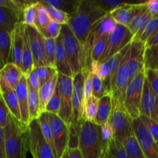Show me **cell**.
<instances>
[{
  "mask_svg": "<svg viewBox=\"0 0 158 158\" xmlns=\"http://www.w3.org/2000/svg\"><path fill=\"white\" fill-rule=\"evenodd\" d=\"M131 126L145 158H158L157 143L140 118L131 120Z\"/></svg>",
  "mask_w": 158,
  "mask_h": 158,
  "instance_id": "obj_13",
  "label": "cell"
},
{
  "mask_svg": "<svg viewBox=\"0 0 158 158\" xmlns=\"http://www.w3.org/2000/svg\"><path fill=\"white\" fill-rule=\"evenodd\" d=\"M34 69L33 58H32V52H31L30 46L29 43V39H28L27 32H26H26H25L24 36V46H23V54H22V62H21V69L23 75L27 77L29 73Z\"/></svg>",
  "mask_w": 158,
  "mask_h": 158,
  "instance_id": "obj_27",
  "label": "cell"
},
{
  "mask_svg": "<svg viewBox=\"0 0 158 158\" xmlns=\"http://www.w3.org/2000/svg\"><path fill=\"white\" fill-rule=\"evenodd\" d=\"M123 145L130 158H145L143 151L136 138L134 131L123 142Z\"/></svg>",
  "mask_w": 158,
  "mask_h": 158,
  "instance_id": "obj_30",
  "label": "cell"
},
{
  "mask_svg": "<svg viewBox=\"0 0 158 158\" xmlns=\"http://www.w3.org/2000/svg\"><path fill=\"white\" fill-rule=\"evenodd\" d=\"M101 158H114V157H113L112 154H111L110 151L109 146H108L107 150L105 151V153L103 154V156H102Z\"/></svg>",
  "mask_w": 158,
  "mask_h": 158,
  "instance_id": "obj_59",
  "label": "cell"
},
{
  "mask_svg": "<svg viewBox=\"0 0 158 158\" xmlns=\"http://www.w3.org/2000/svg\"><path fill=\"white\" fill-rule=\"evenodd\" d=\"M145 78L144 69L139 73L128 83L123 101V107L131 120L140 118L141 115L140 106Z\"/></svg>",
  "mask_w": 158,
  "mask_h": 158,
  "instance_id": "obj_5",
  "label": "cell"
},
{
  "mask_svg": "<svg viewBox=\"0 0 158 158\" xmlns=\"http://www.w3.org/2000/svg\"><path fill=\"white\" fill-rule=\"evenodd\" d=\"M73 121L72 123H78L83 119L84 108V97H83V84L84 75L83 72L78 73L73 77Z\"/></svg>",
  "mask_w": 158,
  "mask_h": 158,
  "instance_id": "obj_15",
  "label": "cell"
},
{
  "mask_svg": "<svg viewBox=\"0 0 158 158\" xmlns=\"http://www.w3.org/2000/svg\"><path fill=\"white\" fill-rule=\"evenodd\" d=\"M0 6L7 8V9L15 11V12H19L20 14H23V11L19 9L18 6L14 3L13 0H0Z\"/></svg>",
  "mask_w": 158,
  "mask_h": 158,
  "instance_id": "obj_56",
  "label": "cell"
},
{
  "mask_svg": "<svg viewBox=\"0 0 158 158\" xmlns=\"http://www.w3.org/2000/svg\"><path fill=\"white\" fill-rule=\"evenodd\" d=\"M55 39L44 37L45 52H46V60L49 66L56 67L55 66V53H56V42Z\"/></svg>",
  "mask_w": 158,
  "mask_h": 158,
  "instance_id": "obj_40",
  "label": "cell"
},
{
  "mask_svg": "<svg viewBox=\"0 0 158 158\" xmlns=\"http://www.w3.org/2000/svg\"><path fill=\"white\" fill-rule=\"evenodd\" d=\"M56 53H55V66L58 73L73 77L72 70L68 62L67 56L65 51L63 43V37L61 33L56 40Z\"/></svg>",
  "mask_w": 158,
  "mask_h": 158,
  "instance_id": "obj_20",
  "label": "cell"
},
{
  "mask_svg": "<svg viewBox=\"0 0 158 158\" xmlns=\"http://www.w3.org/2000/svg\"><path fill=\"white\" fill-rule=\"evenodd\" d=\"M28 127L9 114L5 129L6 158H26L28 147Z\"/></svg>",
  "mask_w": 158,
  "mask_h": 158,
  "instance_id": "obj_2",
  "label": "cell"
},
{
  "mask_svg": "<svg viewBox=\"0 0 158 158\" xmlns=\"http://www.w3.org/2000/svg\"><path fill=\"white\" fill-rule=\"evenodd\" d=\"M57 87L61 97V107L58 115L69 126L73 121V77L58 73Z\"/></svg>",
  "mask_w": 158,
  "mask_h": 158,
  "instance_id": "obj_10",
  "label": "cell"
},
{
  "mask_svg": "<svg viewBox=\"0 0 158 158\" xmlns=\"http://www.w3.org/2000/svg\"><path fill=\"white\" fill-rule=\"evenodd\" d=\"M145 43L140 40H132L131 46V53L128 61L130 81L141 71L144 70Z\"/></svg>",
  "mask_w": 158,
  "mask_h": 158,
  "instance_id": "obj_16",
  "label": "cell"
},
{
  "mask_svg": "<svg viewBox=\"0 0 158 158\" xmlns=\"http://www.w3.org/2000/svg\"><path fill=\"white\" fill-rule=\"evenodd\" d=\"M62 26L63 25L60 24L54 20H51L47 27L40 32L43 34L44 37H49V38H52L56 40L61 33Z\"/></svg>",
  "mask_w": 158,
  "mask_h": 158,
  "instance_id": "obj_46",
  "label": "cell"
},
{
  "mask_svg": "<svg viewBox=\"0 0 158 158\" xmlns=\"http://www.w3.org/2000/svg\"><path fill=\"white\" fill-rule=\"evenodd\" d=\"M62 158H83V157L79 148L77 149L67 148Z\"/></svg>",
  "mask_w": 158,
  "mask_h": 158,
  "instance_id": "obj_54",
  "label": "cell"
},
{
  "mask_svg": "<svg viewBox=\"0 0 158 158\" xmlns=\"http://www.w3.org/2000/svg\"><path fill=\"white\" fill-rule=\"evenodd\" d=\"M57 80H58V74L54 76L51 80L46 82L43 86L39 89V97H40V114L45 112L46 106L51 97L53 96L56 89L57 87Z\"/></svg>",
  "mask_w": 158,
  "mask_h": 158,
  "instance_id": "obj_24",
  "label": "cell"
},
{
  "mask_svg": "<svg viewBox=\"0 0 158 158\" xmlns=\"http://www.w3.org/2000/svg\"><path fill=\"white\" fill-rule=\"evenodd\" d=\"M82 120L78 123H71L70 125H69V140H68L67 148H70V149L79 148L80 131Z\"/></svg>",
  "mask_w": 158,
  "mask_h": 158,
  "instance_id": "obj_38",
  "label": "cell"
},
{
  "mask_svg": "<svg viewBox=\"0 0 158 158\" xmlns=\"http://www.w3.org/2000/svg\"><path fill=\"white\" fill-rule=\"evenodd\" d=\"M42 2L63 11L69 17L77 12L80 2V1L76 0H43Z\"/></svg>",
  "mask_w": 158,
  "mask_h": 158,
  "instance_id": "obj_28",
  "label": "cell"
},
{
  "mask_svg": "<svg viewBox=\"0 0 158 158\" xmlns=\"http://www.w3.org/2000/svg\"><path fill=\"white\" fill-rule=\"evenodd\" d=\"M97 7L101 9L106 13L110 14L118 8L124 6L127 2L117 1V0H91Z\"/></svg>",
  "mask_w": 158,
  "mask_h": 158,
  "instance_id": "obj_39",
  "label": "cell"
},
{
  "mask_svg": "<svg viewBox=\"0 0 158 158\" xmlns=\"http://www.w3.org/2000/svg\"><path fill=\"white\" fill-rule=\"evenodd\" d=\"M34 70H35V73L38 76L41 86H43L49 80H51L54 76L58 74V72H57L56 67L51 66H40V67L34 68Z\"/></svg>",
  "mask_w": 158,
  "mask_h": 158,
  "instance_id": "obj_37",
  "label": "cell"
},
{
  "mask_svg": "<svg viewBox=\"0 0 158 158\" xmlns=\"http://www.w3.org/2000/svg\"><path fill=\"white\" fill-rule=\"evenodd\" d=\"M14 90L19 105L21 123L26 127H28L29 124V115L28 109V85L26 76H22Z\"/></svg>",
  "mask_w": 158,
  "mask_h": 158,
  "instance_id": "obj_18",
  "label": "cell"
},
{
  "mask_svg": "<svg viewBox=\"0 0 158 158\" xmlns=\"http://www.w3.org/2000/svg\"><path fill=\"white\" fill-rule=\"evenodd\" d=\"M27 78V85L28 88L35 89V90H39L40 88V82L39 80V77L37 74L35 73L34 69H32V72L26 77Z\"/></svg>",
  "mask_w": 158,
  "mask_h": 158,
  "instance_id": "obj_52",
  "label": "cell"
},
{
  "mask_svg": "<svg viewBox=\"0 0 158 158\" xmlns=\"http://www.w3.org/2000/svg\"><path fill=\"white\" fill-rule=\"evenodd\" d=\"M0 94L4 99L10 114L17 120L21 121L19 105L15 90L9 84L2 80H0Z\"/></svg>",
  "mask_w": 158,
  "mask_h": 158,
  "instance_id": "obj_21",
  "label": "cell"
},
{
  "mask_svg": "<svg viewBox=\"0 0 158 158\" xmlns=\"http://www.w3.org/2000/svg\"><path fill=\"white\" fill-rule=\"evenodd\" d=\"M157 16H158V15H157Z\"/></svg>",
  "mask_w": 158,
  "mask_h": 158,
  "instance_id": "obj_63",
  "label": "cell"
},
{
  "mask_svg": "<svg viewBox=\"0 0 158 158\" xmlns=\"http://www.w3.org/2000/svg\"><path fill=\"white\" fill-rule=\"evenodd\" d=\"M23 22V14L0 6V28L12 33L15 26Z\"/></svg>",
  "mask_w": 158,
  "mask_h": 158,
  "instance_id": "obj_22",
  "label": "cell"
},
{
  "mask_svg": "<svg viewBox=\"0 0 158 158\" xmlns=\"http://www.w3.org/2000/svg\"><path fill=\"white\" fill-rule=\"evenodd\" d=\"M142 4L143 2H127L124 6L118 8L110 14L117 24L128 27L133 18L137 15V12L141 9Z\"/></svg>",
  "mask_w": 158,
  "mask_h": 158,
  "instance_id": "obj_19",
  "label": "cell"
},
{
  "mask_svg": "<svg viewBox=\"0 0 158 158\" xmlns=\"http://www.w3.org/2000/svg\"><path fill=\"white\" fill-rule=\"evenodd\" d=\"M100 137L103 154L107 150L110 142L115 138V131L109 121L100 126Z\"/></svg>",
  "mask_w": 158,
  "mask_h": 158,
  "instance_id": "obj_35",
  "label": "cell"
},
{
  "mask_svg": "<svg viewBox=\"0 0 158 158\" xmlns=\"http://www.w3.org/2000/svg\"><path fill=\"white\" fill-rule=\"evenodd\" d=\"M134 36L128 27L117 24L114 31L108 36L106 48L99 62L104 63L108 59L123 50L132 42Z\"/></svg>",
  "mask_w": 158,
  "mask_h": 158,
  "instance_id": "obj_9",
  "label": "cell"
},
{
  "mask_svg": "<svg viewBox=\"0 0 158 158\" xmlns=\"http://www.w3.org/2000/svg\"><path fill=\"white\" fill-rule=\"evenodd\" d=\"M25 32H26V25L21 22L15 26V29L11 33L12 46H11L10 58L9 63H14L19 68L21 67Z\"/></svg>",
  "mask_w": 158,
  "mask_h": 158,
  "instance_id": "obj_17",
  "label": "cell"
},
{
  "mask_svg": "<svg viewBox=\"0 0 158 158\" xmlns=\"http://www.w3.org/2000/svg\"><path fill=\"white\" fill-rule=\"evenodd\" d=\"M109 122L115 131V138L123 143L133 131L131 119L127 114L123 106L113 103Z\"/></svg>",
  "mask_w": 158,
  "mask_h": 158,
  "instance_id": "obj_12",
  "label": "cell"
},
{
  "mask_svg": "<svg viewBox=\"0 0 158 158\" xmlns=\"http://www.w3.org/2000/svg\"><path fill=\"white\" fill-rule=\"evenodd\" d=\"M40 2L44 5L45 8H46L49 15L50 16L51 19L57 22V23L61 25L68 24L69 20V16L66 12L53 7V6H50V5L46 4V3L43 2L42 1H40Z\"/></svg>",
  "mask_w": 158,
  "mask_h": 158,
  "instance_id": "obj_36",
  "label": "cell"
},
{
  "mask_svg": "<svg viewBox=\"0 0 158 158\" xmlns=\"http://www.w3.org/2000/svg\"><path fill=\"white\" fill-rule=\"evenodd\" d=\"M107 40L108 36L103 37L100 39V40L97 42L94 45L91 50V55H90V60L91 62H99L100 57L104 52L105 49L106 48V45H107Z\"/></svg>",
  "mask_w": 158,
  "mask_h": 158,
  "instance_id": "obj_42",
  "label": "cell"
},
{
  "mask_svg": "<svg viewBox=\"0 0 158 158\" xmlns=\"http://www.w3.org/2000/svg\"><path fill=\"white\" fill-rule=\"evenodd\" d=\"M39 2L32 6H29L23 11V23L26 26H35V20L36 16L37 9H38Z\"/></svg>",
  "mask_w": 158,
  "mask_h": 158,
  "instance_id": "obj_45",
  "label": "cell"
},
{
  "mask_svg": "<svg viewBox=\"0 0 158 158\" xmlns=\"http://www.w3.org/2000/svg\"><path fill=\"white\" fill-rule=\"evenodd\" d=\"M84 75V84H83V97L84 103L86 100L93 96V73L89 70L82 71Z\"/></svg>",
  "mask_w": 158,
  "mask_h": 158,
  "instance_id": "obj_47",
  "label": "cell"
},
{
  "mask_svg": "<svg viewBox=\"0 0 158 158\" xmlns=\"http://www.w3.org/2000/svg\"><path fill=\"white\" fill-rule=\"evenodd\" d=\"M9 114H10V112H9V108L0 94V126L2 127L5 128L7 125Z\"/></svg>",
  "mask_w": 158,
  "mask_h": 158,
  "instance_id": "obj_51",
  "label": "cell"
},
{
  "mask_svg": "<svg viewBox=\"0 0 158 158\" xmlns=\"http://www.w3.org/2000/svg\"><path fill=\"white\" fill-rule=\"evenodd\" d=\"M113 102L112 95L111 94L105 95L100 99V104H99L98 112L96 117L95 123L101 126L109 121L110 117L111 111H112Z\"/></svg>",
  "mask_w": 158,
  "mask_h": 158,
  "instance_id": "obj_25",
  "label": "cell"
},
{
  "mask_svg": "<svg viewBox=\"0 0 158 158\" xmlns=\"http://www.w3.org/2000/svg\"><path fill=\"white\" fill-rule=\"evenodd\" d=\"M13 2L18 6L19 9L23 12L29 6H32V5L38 2L37 1H30V0H13Z\"/></svg>",
  "mask_w": 158,
  "mask_h": 158,
  "instance_id": "obj_57",
  "label": "cell"
},
{
  "mask_svg": "<svg viewBox=\"0 0 158 158\" xmlns=\"http://www.w3.org/2000/svg\"><path fill=\"white\" fill-rule=\"evenodd\" d=\"M145 69H158V44L146 48L144 53Z\"/></svg>",
  "mask_w": 158,
  "mask_h": 158,
  "instance_id": "obj_33",
  "label": "cell"
},
{
  "mask_svg": "<svg viewBox=\"0 0 158 158\" xmlns=\"http://www.w3.org/2000/svg\"><path fill=\"white\" fill-rule=\"evenodd\" d=\"M130 53H131V49L125 54L110 85L113 103H116L120 106H123L127 88L130 82L129 68H128Z\"/></svg>",
  "mask_w": 158,
  "mask_h": 158,
  "instance_id": "obj_8",
  "label": "cell"
},
{
  "mask_svg": "<svg viewBox=\"0 0 158 158\" xmlns=\"http://www.w3.org/2000/svg\"><path fill=\"white\" fill-rule=\"evenodd\" d=\"M38 121H39V123H40V129H41V131L42 133H43V137H44L45 140H46L48 144L51 147V148L53 150L54 153H55V147H54L53 140H52V131H51L50 123H49L48 113L46 112L42 113V114L40 115V117H39Z\"/></svg>",
  "mask_w": 158,
  "mask_h": 158,
  "instance_id": "obj_32",
  "label": "cell"
},
{
  "mask_svg": "<svg viewBox=\"0 0 158 158\" xmlns=\"http://www.w3.org/2000/svg\"><path fill=\"white\" fill-rule=\"evenodd\" d=\"M79 149L83 158H101L103 154L100 126L95 122L82 120Z\"/></svg>",
  "mask_w": 158,
  "mask_h": 158,
  "instance_id": "obj_3",
  "label": "cell"
},
{
  "mask_svg": "<svg viewBox=\"0 0 158 158\" xmlns=\"http://www.w3.org/2000/svg\"><path fill=\"white\" fill-rule=\"evenodd\" d=\"M0 158H6V136L5 129L0 126Z\"/></svg>",
  "mask_w": 158,
  "mask_h": 158,
  "instance_id": "obj_55",
  "label": "cell"
},
{
  "mask_svg": "<svg viewBox=\"0 0 158 158\" xmlns=\"http://www.w3.org/2000/svg\"><path fill=\"white\" fill-rule=\"evenodd\" d=\"M11 46H12L11 33L0 28V65L2 68L9 62Z\"/></svg>",
  "mask_w": 158,
  "mask_h": 158,
  "instance_id": "obj_26",
  "label": "cell"
},
{
  "mask_svg": "<svg viewBox=\"0 0 158 158\" xmlns=\"http://www.w3.org/2000/svg\"><path fill=\"white\" fill-rule=\"evenodd\" d=\"M100 104V99L91 96L84 103L83 119L87 121L95 122Z\"/></svg>",
  "mask_w": 158,
  "mask_h": 158,
  "instance_id": "obj_31",
  "label": "cell"
},
{
  "mask_svg": "<svg viewBox=\"0 0 158 158\" xmlns=\"http://www.w3.org/2000/svg\"><path fill=\"white\" fill-rule=\"evenodd\" d=\"M51 20L52 19H51L50 16L48 14L44 5L42 4L40 1L38 4L36 16H35V27L37 29H39L40 32H42V31L44 30L47 27V26L49 24Z\"/></svg>",
  "mask_w": 158,
  "mask_h": 158,
  "instance_id": "obj_34",
  "label": "cell"
},
{
  "mask_svg": "<svg viewBox=\"0 0 158 158\" xmlns=\"http://www.w3.org/2000/svg\"><path fill=\"white\" fill-rule=\"evenodd\" d=\"M1 69H2V67H1V65H0V70H1Z\"/></svg>",
  "mask_w": 158,
  "mask_h": 158,
  "instance_id": "obj_61",
  "label": "cell"
},
{
  "mask_svg": "<svg viewBox=\"0 0 158 158\" xmlns=\"http://www.w3.org/2000/svg\"><path fill=\"white\" fill-rule=\"evenodd\" d=\"M140 118L151 134L154 140L157 142L158 140V123L144 115H140Z\"/></svg>",
  "mask_w": 158,
  "mask_h": 158,
  "instance_id": "obj_49",
  "label": "cell"
},
{
  "mask_svg": "<svg viewBox=\"0 0 158 158\" xmlns=\"http://www.w3.org/2000/svg\"><path fill=\"white\" fill-rule=\"evenodd\" d=\"M117 23L115 20L113 19L110 14H107L102 20H100L89 32L85 44L83 46V56L84 60L86 62V66L89 70V66L91 63L90 55L91 50L94 45L97 43L98 40L102 39L103 37L109 36L111 32L114 31V28L116 27Z\"/></svg>",
  "mask_w": 158,
  "mask_h": 158,
  "instance_id": "obj_7",
  "label": "cell"
},
{
  "mask_svg": "<svg viewBox=\"0 0 158 158\" xmlns=\"http://www.w3.org/2000/svg\"><path fill=\"white\" fill-rule=\"evenodd\" d=\"M61 35L63 37V46L73 75H76L83 70H89L84 60L83 46L72 32L68 24L63 25Z\"/></svg>",
  "mask_w": 158,
  "mask_h": 158,
  "instance_id": "obj_4",
  "label": "cell"
},
{
  "mask_svg": "<svg viewBox=\"0 0 158 158\" xmlns=\"http://www.w3.org/2000/svg\"><path fill=\"white\" fill-rule=\"evenodd\" d=\"M157 73H158V69H157Z\"/></svg>",
  "mask_w": 158,
  "mask_h": 158,
  "instance_id": "obj_62",
  "label": "cell"
},
{
  "mask_svg": "<svg viewBox=\"0 0 158 158\" xmlns=\"http://www.w3.org/2000/svg\"><path fill=\"white\" fill-rule=\"evenodd\" d=\"M144 4L150 13L153 16H157L158 15V0H150L144 2Z\"/></svg>",
  "mask_w": 158,
  "mask_h": 158,
  "instance_id": "obj_53",
  "label": "cell"
},
{
  "mask_svg": "<svg viewBox=\"0 0 158 158\" xmlns=\"http://www.w3.org/2000/svg\"><path fill=\"white\" fill-rule=\"evenodd\" d=\"M60 107H61V97H60L58 87H56L53 96L51 97V99L46 104L45 112L58 115L60 110Z\"/></svg>",
  "mask_w": 158,
  "mask_h": 158,
  "instance_id": "obj_43",
  "label": "cell"
},
{
  "mask_svg": "<svg viewBox=\"0 0 158 158\" xmlns=\"http://www.w3.org/2000/svg\"><path fill=\"white\" fill-rule=\"evenodd\" d=\"M23 75L20 68L12 63H8L0 70V80L6 82L12 89H15Z\"/></svg>",
  "mask_w": 158,
  "mask_h": 158,
  "instance_id": "obj_23",
  "label": "cell"
},
{
  "mask_svg": "<svg viewBox=\"0 0 158 158\" xmlns=\"http://www.w3.org/2000/svg\"><path fill=\"white\" fill-rule=\"evenodd\" d=\"M107 14L91 0H82L77 12L69 17L68 26L83 46L93 28Z\"/></svg>",
  "mask_w": 158,
  "mask_h": 158,
  "instance_id": "obj_1",
  "label": "cell"
},
{
  "mask_svg": "<svg viewBox=\"0 0 158 158\" xmlns=\"http://www.w3.org/2000/svg\"><path fill=\"white\" fill-rule=\"evenodd\" d=\"M158 29V16H153L150 22L148 23L146 29H144L143 32L142 33L141 36L140 38V41L143 42L145 43V42L148 40L151 35L154 33Z\"/></svg>",
  "mask_w": 158,
  "mask_h": 158,
  "instance_id": "obj_48",
  "label": "cell"
},
{
  "mask_svg": "<svg viewBox=\"0 0 158 158\" xmlns=\"http://www.w3.org/2000/svg\"><path fill=\"white\" fill-rule=\"evenodd\" d=\"M156 143H157V148H158V140L157 142H156Z\"/></svg>",
  "mask_w": 158,
  "mask_h": 158,
  "instance_id": "obj_60",
  "label": "cell"
},
{
  "mask_svg": "<svg viewBox=\"0 0 158 158\" xmlns=\"http://www.w3.org/2000/svg\"><path fill=\"white\" fill-rule=\"evenodd\" d=\"M145 75L150 88L156 96H158V73L157 70L145 69Z\"/></svg>",
  "mask_w": 158,
  "mask_h": 158,
  "instance_id": "obj_50",
  "label": "cell"
},
{
  "mask_svg": "<svg viewBox=\"0 0 158 158\" xmlns=\"http://www.w3.org/2000/svg\"><path fill=\"white\" fill-rule=\"evenodd\" d=\"M49 123L56 158H62L68 148L69 126L57 114H49Z\"/></svg>",
  "mask_w": 158,
  "mask_h": 158,
  "instance_id": "obj_11",
  "label": "cell"
},
{
  "mask_svg": "<svg viewBox=\"0 0 158 158\" xmlns=\"http://www.w3.org/2000/svg\"><path fill=\"white\" fill-rule=\"evenodd\" d=\"M29 46L33 58L34 68L49 66L45 52L44 36L35 26H26Z\"/></svg>",
  "mask_w": 158,
  "mask_h": 158,
  "instance_id": "obj_14",
  "label": "cell"
},
{
  "mask_svg": "<svg viewBox=\"0 0 158 158\" xmlns=\"http://www.w3.org/2000/svg\"><path fill=\"white\" fill-rule=\"evenodd\" d=\"M157 44H158V29L145 42V47H151Z\"/></svg>",
  "mask_w": 158,
  "mask_h": 158,
  "instance_id": "obj_58",
  "label": "cell"
},
{
  "mask_svg": "<svg viewBox=\"0 0 158 158\" xmlns=\"http://www.w3.org/2000/svg\"><path fill=\"white\" fill-rule=\"evenodd\" d=\"M40 103L39 90L28 88V109H29V123L39 118L40 114Z\"/></svg>",
  "mask_w": 158,
  "mask_h": 158,
  "instance_id": "obj_29",
  "label": "cell"
},
{
  "mask_svg": "<svg viewBox=\"0 0 158 158\" xmlns=\"http://www.w3.org/2000/svg\"><path fill=\"white\" fill-rule=\"evenodd\" d=\"M27 128L28 147L32 158H56L43 137L38 119L30 121Z\"/></svg>",
  "mask_w": 158,
  "mask_h": 158,
  "instance_id": "obj_6",
  "label": "cell"
},
{
  "mask_svg": "<svg viewBox=\"0 0 158 158\" xmlns=\"http://www.w3.org/2000/svg\"><path fill=\"white\" fill-rule=\"evenodd\" d=\"M109 148L114 158H130L125 151L123 143L116 138L110 142Z\"/></svg>",
  "mask_w": 158,
  "mask_h": 158,
  "instance_id": "obj_44",
  "label": "cell"
},
{
  "mask_svg": "<svg viewBox=\"0 0 158 158\" xmlns=\"http://www.w3.org/2000/svg\"><path fill=\"white\" fill-rule=\"evenodd\" d=\"M111 94L103 80L93 74V96L100 99L105 95Z\"/></svg>",
  "mask_w": 158,
  "mask_h": 158,
  "instance_id": "obj_41",
  "label": "cell"
}]
</instances>
